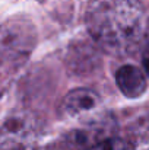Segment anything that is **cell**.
Listing matches in <instances>:
<instances>
[{
    "label": "cell",
    "mask_w": 149,
    "mask_h": 150,
    "mask_svg": "<svg viewBox=\"0 0 149 150\" xmlns=\"http://www.w3.org/2000/svg\"><path fill=\"white\" fill-rule=\"evenodd\" d=\"M61 150H135L129 140L120 139L108 128V121L72 133Z\"/></svg>",
    "instance_id": "obj_2"
},
{
    "label": "cell",
    "mask_w": 149,
    "mask_h": 150,
    "mask_svg": "<svg viewBox=\"0 0 149 150\" xmlns=\"http://www.w3.org/2000/svg\"><path fill=\"white\" fill-rule=\"evenodd\" d=\"M85 23L104 51L126 55L140 47L148 34V16L139 0H92Z\"/></svg>",
    "instance_id": "obj_1"
},
{
    "label": "cell",
    "mask_w": 149,
    "mask_h": 150,
    "mask_svg": "<svg viewBox=\"0 0 149 150\" xmlns=\"http://www.w3.org/2000/svg\"><path fill=\"white\" fill-rule=\"evenodd\" d=\"M135 150H149V121L139 124L129 140Z\"/></svg>",
    "instance_id": "obj_6"
},
{
    "label": "cell",
    "mask_w": 149,
    "mask_h": 150,
    "mask_svg": "<svg viewBox=\"0 0 149 150\" xmlns=\"http://www.w3.org/2000/svg\"><path fill=\"white\" fill-rule=\"evenodd\" d=\"M142 64H143V70L149 76V41L145 44L143 50H142Z\"/></svg>",
    "instance_id": "obj_7"
},
{
    "label": "cell",
    "mask_w": 149,
    "mask_h": 150,
    "mask_svg": "<svg viewBox=\"0 0 149 150\" xmlns=\"http://www.w3.org/2000/svg\"><path fill=\"white\" fill-rule=\"evenodd\" d=\"M38 130L24 115L7 117L1 127V150H37Z\"/></svg>",
    "instance_id": "obj_4"
},
{
    "label": "cell",
    "mask_w": 149,
    "mask_h": 150,
    "mask_svg": "<svg viewBox=\"0 0 149 150\" xmlns=\"http://www.w3.org/2000/svg\"><path fill=\"white\" fill-rule=\"evenodd\" d=\"M115 82L120 92L126 98H138L146 91L145 73L133 64L121 66L115 71Z\"/></svg>",
    "instance_id": "obj_5"
},
{
    "label": "cell",
    "mask_w": 149,
    "mask_h": 150,
    "mask_svg": "<svg viewBox=\"0 0 149 150\" xmlns=\"http://www.w3.org/2000/svg\"><path fill=\"white\" fill-rule=\"evenodd\" d=\"M61 112L70 120L83 122L86 127L108 121L102 112L98 93L88 88H76L70 91L61 102Z\"/></svg>",
    "instance_id": "obj_3"
}]
</instances>
